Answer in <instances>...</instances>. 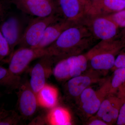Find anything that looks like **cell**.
Listing matches in <instances>:
<instances>
[{
	"mask_svg": "<svg viewBox=\"0 0 125 125\" xmlns=\"http://www.w3.org/2000/svg\"><path fill=\"white\" fill-rule=\"evenodd\" d=\"M125 81V68H116L111 80L109 95H114L117 93L121 85Z\"/></svg>",
	"mask_w": 125,
	"mask_h": 125,
	"instance_id": "ac0fdd59",
	"label": "cell"
},
{
	"mask_svg": "<svg viewBox=\"0 0 125 125\" xmlns=\"http://www.w3.org/2000/svg\"><path fill=\"white\" fill-rule=\"evenodd\" d=\"M48 121L51 125H71L70 117L67 110L60 107L52 108L48 116Z\"/></svg>",
	"mask_w": 125,
	"mask_h": 125,
	"instance_id": "e0dca14e",
	"label": "cell"
},
{
	"mask_svg": "<svg viewBox=\"0 0 125 125\" xmlns=\"http://www.w3.org/2000/svg\"><path fill=\"white\" fill-rule=\"evenodd\" d=\"M117 97L125 101V81L117 90Z\"/></svg>",
	"mask_w": 125,
	"mask_h": 125,
	"instance_id": "d4e9b609",
	"label": "cell"
},
{
	"mask_svg": "<svg viewBox=\"0 0 125 125\" xmlns=\"http://www.w3.org/2000/svg\"><path fill=\"white\" fill-rule=\"evenodd\" d=\"M125 10V0H97L91 2L89 14L105 16Z\"/></svg>",
	"mask_w": 125,
	"mask_h": 125,
	"instance_id": "4fadbf2b",
	"label": "cell"
},
{
	"mask_svg": "<svg viewBox=\"0 0 125 125\" xmlns=\"http://www.w3.org/2000/svg\"><path fill=\"white\" fill-rule=\"evenodd\" d=\"M12 4L27 15L38 18L58 14L56 1L53 0H11Z\"/></svg>",
	"mask_w": 125,
	"mask_h": 125,
	"instance_id": "ba28073f",
	"label": "cell"
},
{
	"mask_svg": "<svg viewBox=\"0 0 125 125\" xmlns=\"http://www.w3.org/2000/svg\"><path fill=\"white\" fill-rule=\"evenodd\" d=\"M39 59L31 69L29 82L31 88L36 94L46 84L47 79L52 73V66L55 62L53 57L50 55L43 56Z\"/></svg>",
	"mask_w": 125,
	"mask_h": 125,
	"instance_id": "9c48e42d",
	"label": "cell"
},
{
	"mask_svg": "<svg viewBox=\"0 0 125 125\" xmlns=\"http://www.w3.org/2000/svg\"><path fill=\"white\" fill-rule=\"evenodd\" d=\"M87 0L89 1H91V2H92V1H94L97 0Z\"/></svg>",
	"mask_w": 125,
	"mask_h": 125,
	"instance_id": "f1b7e54d",
	"label": "cell"
},
{
	"mask_svg": "<svg viewBox=\"0 0 125 125\" xmlns=\"http://www.w3.org/2000/svg\"><path fill=\"white\" fill-rule=\"evenodd\" d=\"M111 80V78H109L105 81L92 98L81 105L82 109L85 114L91 115L96 113L103 101L109 96Z\"/></svg>",
	"mask_w": 125,
	"mask_h": 125,
	"instance_id": "5bb4252c",
	"label": "cell"
},
{
	"mask_svg": "<svg viewBox=\"0 0 125 125\" xmlns=\"http://www.w3.org/2000/svg\"><path fill=\"white\" fill-rule=\"evenodd\" d=\"M12 110H8L0 108V121L4 118L11 113Z\"/></svg>",
	"mask_w": 125,
	"mask_h": 125,
	"instance_id": "4316f807",
	"label": "cell"
},
{
	"mask_svg": "<svg viewBox=\"0 0 125 125\" xmlns=\"http://www.w3.org/2000/svg\"><path fill=\"white\" fill-rule=\"evenodd\" d=\"M89 125H107V124L102 119L98 118H94L88 123Z\"/></svg>",
	"mask_w": 125,
	"mask_h": 125,
	"instance_id": "484cf974",
	"label": "cell"
},
{
	"mask_svg": "<svg viewBox=\"0 0 125 125\" xmlns=\"http://www.w3.org/2000/svg\"><path fill=\"white\" fill-rule=\"evenodd\" d=\"M21 117L16 112L12 110L9 115L0 121V125H18L20 121Z\"/></svg>",
	"mask_w": 125,
	"mask_h": 125,
	"instance_id": "44dd1931",
	"label": "cell"
},
{
	"mask_svg": "<svg viewBox=\"0 0 125 125\" xmlns=\"http://www.w3.org/2000/svg\"><path fill=\"white\" fill-rule=\"evenodd\" d=\"M105 16L112 21L118 27H125V10Z\"/></svg>",
	"mask_w": 125,
	"mask_h": 125,
	"instance_id": "ffe728a7",
	"label": "cell"
},
{
	"mask_svg": "<svg viewBox=\"0 0 125 125\" xmlns=\"http://www.w3.org/2000/svg\"><path fill=\"white\" fill-rule=\"evenodd\" d=\"M61 18L58 14L32 18L25 30L18 45L19 47L36 48L48 26Z\"/></svg>",
	"mask_w": 125,
	"mask_h": 125,
	"instance_id": "5b68a950",
	"label": "cell"
},
{
	"mask_svg": "<svg viewBox=\"0 0 125 125\" xmlns=\"http://www.w3.org/2000/svg\"><path fill=\"white\" fill-rule=\"evenodd\" d=\"M18 89V109L21 116L29 118L37 110L38 105L37 95L28 81L21 82Z\"/></svg>",
	"mask_w": 125,
	"mask_h": 125,
	"instance_id": "30bf717a",
	"label": "cell"
},
{
	"mask_svg": "<svg viewBox=\"0 0 125 125\" xmlns=\"http://www.w3.org/2000/svg\"><path fill=\"white\" fill-rule=\"evenodd\" d=\"M10 55V45L0 31V65L2 62H8Z\"/></svg>",
	"mask_w": 125,
	"mask_h": 125,
	"instance_id": "d6986e66",
	"label": "cell"
},
{
	"mask_svg": "<svg viewBox=\"0 0 125 125\" xmlns=\"http://www.w3.org/2000/svg\"><path fill=\"white\" fill-rule=\"evenodd\" d=\"M2 95H3V94H2V93H1V92H0V97H2Z\"/></svg>",
	"mask_w": 125,
	"mask_h": 125,
	"instance_id": "f546056e",
	"label": "cell"
},
{
	"mask_svg": "<svg viewBox=\"0 0 125 125\" xmlns=\"http://www.w3.org/2000/svg\"><path fill=\"white\" fill-rule=\"evenodd\" d=\"M8 73V69L0 65V81L4 79Z\"/></svg>",
	"mask_w": 125,
	"mask_h": 125,
	"instance_id": "83f0119b",
	"label": "cell"
},
{
	"mask_svg": "<svg viewBox=\"0 0 125 125\" xmlns=\"http://www.w3.org/2000/svg\"><path fill=\"white\" fill-rule=\"evenodd\" d=\"M36 95L38 104L41 106L51 109L55 106L58 93L55 87L46 83Z\"/></svg>",
	"mask_w": 125,
	"mask_h": 125,
	"instance_id": "9a60e30c",
	"label": "cell"
},
{
	"mask_svg": "<svg viewBox=\"0 0 125 125\" xmlns=\"http://www.w3.org/2000/svg\"><path fill=\"white\" fill-rule=\"evenodd\" d=\"M89 72L85 74L80 75L70 79L67 82L66 87L68 93L74 97H79L81 94L91 84L99 81L98 71Z\"/></svg>",
	"mask_w": 125,
	"mask_h": 125,
	"instance_id": "8fae6325",
	"label": "cell"
},
{
	"mask_svg": "<svg viewBox=\"0 0 125 125\" xmlns=\"http://www.w3.org/2000/svg\"><path fill=\"white\" fill-rule=\"evenodd\" d=\"M114 67L125 68V53L119 54L115 60Z\"/></svg>",
	"mask_w": 125,
	"mask_h": 125,
	"instance_id": "cb8c5ba5",
	"label": "cell"
},
{
	"mask_svg": "<svg viewBox=\"0 0 125 125\" xmlns=\"http://www.w3.org/2000/svg\"><path fill=\"white\" fill-rule=\"evenodd\" d=\"M116 123L118 125H125V101L120 109Z\"/></svg>",
	"mask_w": 125,
	"mask_h": 125,
	"instance_id": "603a6c76",
	"label": "cell"
},
{
	"mask_svg": "<svg viewBox=\"0 0 125 125\" xmlns=\"http://www.w3.org/2000/svg\"><path fill=\"white\" fill-rule=\"evenodd\" d=\"M31 16L18 9L17 11H13L10 8L0 21V31L10 45L11 55L15 47L19 44L25 30L32 19Z\"/></svg>",
	"mask_w": 125,
	"mask_h": 125,
	"instance_id": "3957f363",
	"label": "cell"
},
{
	"mask_svg": "<svg viewBox=\"0 0 125 125\" xmlns=\"http://www.w3.org/2000/svg\"><path fill=\"white\" fill-rule=\"evenodd\" d=\"M119 48L113 39L101 40L84 54L93 69L107 71L114 67L115 54Z\"/></svg>",
	"mask_w": 125,
	"mask_h": 125,
	"instance_id": "277c9868",
	"label": "cell"
},
{
	"mask_svg": "<svg viewBox=\"0 0 125 125\" xmlns=\"http://www.w3.org/2000/svg\"><path fill=\"white\" fill-rule=\"evenodd\" d=\"M11 0H0V21L6 11L10 9Z\"/></svg>",
	"mask_w": 125,
	"mask_h": 125,
	"instance_id": "7402d4cb",
	"label": "cell"
},
{
	"mask_svg": "<svg viewBox=\"0 0 125 125\" xmlns=\"http://www.w3.org/2000/svg\"><path fill=\"white\" fill-rule=\"evenodd\" d=\"M46 55H49L46 48L19 47L14 51L9 58L8 73L4 79L0 81V85L5 87L7 92L18 89L21 81L20 75L30 63Z\"/></svg>",
	"mask_w": 125,
	"mask_h": 125,
	"instance_id": "7a4b0ae2",
	"label": "cell"
},
{
	"mask_svg": "<svg viewBox=\"0 0 125 125\" xmlns=\"http://www.w3.org/2000/svg\"><path fill=\"white\" fill-rule=\"evenodd\" d=\"M88 28L96 40L113 39L118 26L106 16L88 14L81 23Z\"/></svg>",
	"mask_w": 125,
	"mask_h": 125,
	"instance_id": "8992f818",
	"label": "cell"
},
{
	"mask_svg": "<svg viewBox=\"0 0 125 125\" xmlns=\"http://www.w3.org/2000/svg\"><path fill=\"white\" fill-rule=\"evenodd\" d=\"M96 40L85 25L77 24L65 30L46 48L49 55L57 62L67 57L82 54Z\"/></svg>",
	"mask_w": 125,
	"mask_h": 125,
	"instance_id": "6da1fadb",
	"label": "cell"
},
{
	"mask_svg": "<svg viewBox=\"0 0 125 125\" xmlns=\"http://www.w3.org/2000/svg\"><path fill=\"white\" fill-rule=\"evenodd\" d=\"M124 31H125V30H124Z\"/></svg>",
	"mask_w": 125,
	"mask_h": 125,
	"instance_id": "4dcf8cb0",
	"label": "cell"
},
{
	"mask_svg": "<svg viewBox=\"0 0 125 125\" xmlns=\"http://www.w3.org/2000/svg\"><path fill=\"white\" fill-rule=\"evenodd\" d=\"M76 24L61 19L52 23L46 29L40 43L36 48L44 49L52 45L65 30Z\"/></svg>",
	"mask_w": 125,
	"mask_h": 125,
	"instance_id": "7c38bea8",
	"label": "cell"
},
{
	"mask_svg": "<svg viewBox=\"0 0 125 125\" xmlns=\"http://www.w3.org/2000/svg\"><path fill=\"white\" fill-rule=\"evenodd\" d=\"M56 2L61 18L74 24L81 23L88 14L91 3L87 0H58Z\"/></svg>",
	"mask_w": 125,
	"mask_h": 125,
	"instance_id": "52a82bcc",
	"label": "cell"
},
{
	"mask_svg": "<svg viewBox=\"0 0 125 125\" xmlns=\"http://www.w3.org/2000/svg\"><path fill=\"white\" fill-rule=\"evenodd\" d=\"M75 55L67 57L57 61L52 69V73L56 79L60 81L69 80Z\"/></svg>",
	"mask_w": 125,
	"mask_h": 125,
	"instance_id": "2e32d148",
	"label": "cell"
}]
</instances>
